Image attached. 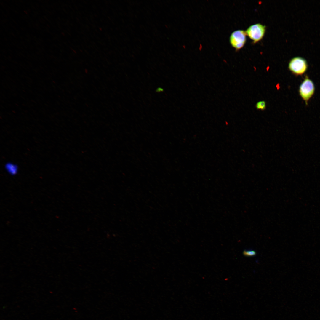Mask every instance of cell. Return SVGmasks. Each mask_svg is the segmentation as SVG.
<instances>
[{
	"instance_id": "cell-3",
	"label": "cell",
	"mask_w": 320,
	"mask_h": 320,
	"mask_svg": "<svg viewBox=\"0 0 320 320\" xmlns=\"http://www.w3.org/2000/svg\"><path fill=\"white\" fill-rule=\"evenodd\" d=\"M265 31V26L260 23L252 25L245 31L247 35L255 43L261 40L263 37Z\"/></svg>"
},
{
	"instance_id": "cell-1",
	"label": "cell",
	"mask_w": 320,
	"mask_h": 320,
	"mask_svg": "<svg viewBox=\"0 0 320 320\" xmlns=\"http://www.w3.org/2000/svg\"><path fill=\"white\" fill-rule=\"evenodd\" d=\"M315 91L313 82L308 77L306 76L299 87V92L306 105L308 104V101L314 95Z\"/></svg>"
},
{
	"instance_id": "cell-4",
	"label": "cell",
	"mask_w": 320,
	"mask_h": 320,
	"mask_svg": "<svg viewBox=\"0 0 320 320\" xmlns=\"http://www.w3.org/2000/svg\"><path fill=\"white\" fill-rule=\"evenodd\" d=\"M246 35V32L243 30H238L233 31L230 36L231 45L236 50H239L245 43Z\"/></svg>"
},
{
	"instance_id": "cell-2",
	"label": "cell",
	"mask_w": 320,
	"mask_h": 320,
	"mask_svg": "<svg viewBox=\"0 0 320 320\" xmlns=\"http://www.w3.org/2000/svg\"><path fill=\"white\" fill-rule=\"evenodd\" d=\"M290 71L297 76L303 75L307 71L308 64L306 60L300 57H296L292 58L288 65Z\"/></svg>"
},
{
	"instance_id": "cell-6",
	"label": "cell",
	"mask_w": 320,
	"mask_h": 320,
	"mask_svg": "<svg viewBox=\"0 0 320 320\" xmlns=\"http://www.w3.org/2000/svg\"><path fill=\"white\" fill-rule=\"evenodd\" d=\"M256 106L257 109L264 110L266 108V103L264 101H260L256 103Z\"/></svg>"
},
{
	"instance_id": "cell-5",
	"label": "cell",
	"mask_w": 320,
	"mask_h": 320,
	"mask_svg": "<svg viewBox=\"0 0 320 320\" xmlns=\"http://www.w3.org/2000/svg\"><path fill=\"white\" fill-rule=\"evenodd\" d=\"M244 256L246 257H253L256 254V252L253 250H244L243 252Z\"/></svg>"
}]
</instances>
